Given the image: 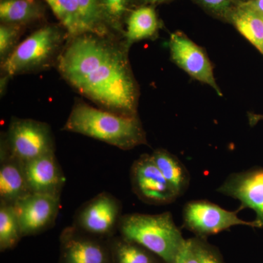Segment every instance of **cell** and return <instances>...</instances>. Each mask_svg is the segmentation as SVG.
Wrapping results in <instances>:
<instances>
[{
  "label": "cell",
  "mask_w": 263,
  "mask_h": 263,
  "mask_svg": "<svg viewBox=\"0 0 263 263\" xmlns=\"http://www.w3.org/2000/svg\"><path fill=\"white\" fill-rule=\"evenodd\" d=\"M218 193L239 200L240 211L250 209L254 221L263 228V167H257L230 175L216 190Z\"/></svg>",
  "instance_id": "cell-11"
},
{
  "label": "cell",
  "mask_w": 263,
  "mask_h": 263,
  "mask_svg": "<svg viewBox=\"0 0 263 263\" xmlns=\"http://www.w3.org/2000/svg\"><path fill=\"white\" fill-rule=\"evenodd\" d=\"M196 240L201 263H226L219 249L209 243L207 239L196 237Z\"/></svg>",
  "instance_id": "cell-25"
},
{
  "label": "cell",
  "mask_w": 263,
  "mask_h": 263,
  "mask_svg": "<svg viewBox=\"0 0 263 263\" xmlns=\"http://www.w3.org/2000/svg\"><path fill=\"white\" fill-rule=\"evenodd\" d=\"M80 4L85 22L90 32L102 35H114L104 22L97 0H78ZM115 36V35H114Z\"/></svg>",
  "instance_id": "cell-24"
},
{
  "label": "cell",
  "mask_w": 263,
  "mask_h": 263,
  "mask_svg": "<svg viewBox=\"0 0 263 263\" xmlns=\"http://www.w3.org/2000/svg\"><path fill=\"white\" fill-rule=\"evenodd\" d=\"M239 209L230 212L207 200H193L184 205L183 210V226L195 235L205 238L236 226H246L258 228L254 221L242 220L238 217Z\"/></svg>",
  "instance_id": "cell-6"
},
{
  "label": "cell",
  "mask_w": 263,
  "mask_h": 263,
  "mask_svg": "<svg viewBox=\"0 0 263 263\" xmlns=\"http://www.w3.org/2000/svg\"><path fill=\"white\" fill-rule=\"evenodd\" d=\"M124 39L86 32L69 37L56 67L72 89L98 108L138 116L140 88Z\"/></svg>",
  "instance_id": "cell-1"
},
{
  "label": "cell",
  "mask_w": 263,
  "mask_h": 263,
  "mask_svg": "<svg viewBox=\"0 0 263 263\" xmlns=\"http://www.w3.org/2000/svg\"><path fill=\"white\" fill-rule=\"evenodd\" d=\"M195 2L209 11L224 17H227L233 8V0H195Z\"/></svg>",
  "instance_id": "cell-27"
},
{
  "label": "cell",
  "mask_w": 263,
  "mask_h": 263,
  "mask_svg": "<svg viewBox=\"0 0 263 263\" xmlns=\"http://www.w3.org/2000/svg\"><path fill=\"white\" fill-rule=\"evenodd\" d=\"M118 231L124 239L148 249L164 263L175 262L186 240L170 212L122 215Z\"/></svg>",
  "instance_id": "cell-4"
},
{
  "label": "cell",
  "mask_w": 263,
  "mask_h": 263,
  "mask_svg": "<svg viewBox=\"0 0 263 263\" xmlns=\"http://www.w3.org/2000/svg\"><path fill=\"white\" fill-rule=\"evenodd\" d=\"M102 17L110 32L124 39L126 21L137 7L136 0H97Z\"/></svg>",
  "instance_id": "cell-20"
},
{
  "label": "cell",
  "mask_w": 263,
  "mask_h": 263,
  "mask_svg": "<svg viewBox=\"0 0 263 263\" xmlns=\"http://www.w3.org/2000/svg\"><path fill=\"white\" fill-rule=\"evenodd\" d=\"M100 240L74 226L66 228L61 235L62 263H111L110 247Z\"/></svg>",
  "instance_id": "cell-12"
},
{
  "label": "cell",
  "mask_w": 263,
  "mask_h": 263,
  "mask_svg": "<svg viewBox=\"0 0 263 263\" xmlns=\"http://www.w3.org/2000/svg\"><path fill=\"white\" fill-rule=\"evenodd\" d=\"M122 205L109 193H100L76 212L72 226L99 238H113L122 218Z\"/></svg>",
  "instance_id": "cell-7"
},
{
  "label": "cell",
  "mask_w": 263,
  "mask_h": 263,
  "mask_svg": "<svg viewBox=\"0 0 263 263\" xmlns=\"http://www.w3.org/2000/svg\"><path fill=\"white\" fill-rule=\"evenodd\" d=\"M262 15V16H263V15Z\"/></svg>",
  "instance_id": "cell-32"
},
{
  "label": "cell",
  "mask_w": 263,
  "mask_h": 263,
  "mask_svg": "<svg viewBox=\"0 0 263 263\" xmlns=\"http://www.w3.org/2000/svg\"><path fill=\"white\" fill-rule=\"evenodd\" d=\"M171 60L190 77L212 87L222 97V91L214 77V67L206 52L184 33H172L168 42Z\"/></svg>",
  "instance_id": "cell-8"
},
{
  "label": "cell",
  "mask_w": 263,
  "mask_h": 263,
  "mask_svg": "<svg viewBox=\"0 0 263 263\" xmlns=\"http://www.w3.org/2000/svg\"><path fill=\"white\" fill-rule=\"evenodd\" d=\"M246 1H249V0H243L242 2H246Z\"/></svg>",
  "instance_id": "cell-31"
},
{
  "label": "cell",
  "mask_w": 263,
  "mask_h": 263,
  "mask_svg": "<svg viewBox=\"0 0 263 263\" xmlns=\"http://www.w3.org/2000/svg\"><path fill=\"white\" fill-rule=\"evenodd\" d=\"M130 179L133 193L145 203L167 205L179 197L157 167L151 155H142L133 162Z\"/></svg>",
  "instance_id": "cell-9"
},
{
  "label": "cell",
  "mask_w": 263,
  "mask_h": 263,
  "mask_svg": "<svg viewBox=\"0 0 263 263\" xmlns=\"http://www.w3.org/2000/svg\"><path fill=\"white\" fill-rule=\"evenodd\" d=\"M152 160L165 179L179 196L189 187L190 176L184 164L176 156L164 148H157L151 155Z\"/></svg>",
  "instance_id": "cell-18"
},
{
  "label": "cell",
  "mask_w": 263,
  "mask_h": 263,
  "mask_svg": "<svg viewBox=\"0 0 263 263\" xmlns=\"http://www.w3.org/2000/svg\"><path fill=\"white\" fill-rule=\"evenodd\" d=\"M62 130L94 138L127 151L148 145L146 133L138 116L127 117L96 108L76 100Z\"/></svg>",
  "instance_id": "cell-2"
},
{
  "label": "cell",
  "mask_w": 263,
  "mask_h": 263,
  "mask_svg": "<svg viewBox=\"0 0 263 263\" xmlns=\"http://www.w3.org/2000/svg\"><path fill=\"white\" fill-rule=\"evenodd\" d=\"M60 197L31 193L13 204L22 236L37 235L54 224Z\"/></svg>",
  "instance_id": "cell-10"
},
{
  "label": "cell",
  "mask_w": 263,
  "mask_h": 263,
  "mask_svg": "<svg viewBox=\"0 0 263 263\" xmlns=\"http://www.w3.org/2000/svg\"><path fill=\"white\" fill-rule=\"evenodd\" d=\"M109 247L111 263H164L148 249L122 236L113 238Z\"/></svg>",
  "instance_id": "cell-21"
},
{
  "label": "cell",
  "mask_w": 263,
  "mask_h": 263,
  "mask_svg": "<svg viewBox=\"0 0 263 263\" xmlns=\"http://www.w3.org/2000/svg\"><path fill=\"white\" fill-rule=\"evenodd\" d=\"M68 38L60 23L43 24L19 43L11 54L0 63L1 75L11 79L56 67Z\"/></svg>",
  "instance_id": "cell-3"
},
{
  "label": "cell",
  "mask_w": 263,
  "mask_h": 263,
  "mask_svg": "<svg viewBox=\"0 0 263 263\" xmlns=\"http://www.w3.org/2000/svg\"><path fill=\"white\" fill-rule=\"evenodd\" d=\"M8 152L22 162L55 153V142L51 127L32 119L13 117L8 130L2 133L1 141Z\"/></svg>",
  "instance_id": "cell-5"
},
{
  "label": "cell",
  "mask_w": 263,
  "mask_h": 263,
  "mask_svg": "<svg viewBox=\"0 0 263 263\" xmlns=\"http://www.w3.org/2000/svg\"><path fill=\"white\" fill-rule=\"evenodd\" d=\"M18 218L12 204L0 201V249L13 248L22 238Z\"/></svg>",
  "instance_id": "cell-22"
},
{
  "label": "cell",
  "mask_w": 263,
  "mask_h": 263,
  "mask_svg": "<svg viewBox=\"0 0 263 263\" xmlns=\"http://www.w3.org/2000/svg\"><path fill=\"white\" fill-rule=\"evenodd\" d=\"M27 27L15 24L0 23V63L14 51Z\"/></svg>",
  "instance_id": "cell-23"
},
{
  "label": "cell",
  "mask_w": 263,
  "mask_h": 263,
  "mask_svg": "<svg viewBox=\"0 0 263 263\" xmlns=\"http://www.w3.org/2000/svg\"><path fill=\"white\" fill-rule=\"evenodd\" d=\"M162 23L155 6L141 5L134 8L127 17L124 28V41L130 48L134 43L155 40L158 37Z\"/></svg>",
  "instance_id": "cell-15"
},
{
  "label": "cell",
  "mask_w": 263,
  "mask_h": 263,
  "mask_svg": "<svg viewBox=\"0 0 263 263\" xmlns=\"http://www.w3.org/2000/svg\"><path fill=\"white\" fill-rule=\"evenodd\" d=\"M172 0H136L137 7L141 5H151V6H156V5L163 4V3H169Z\"/></svg>",
  "instance_id": "cell-29"
},
{
  "label": "cell",
  "mask_w": 263,
  "mask_h": 263,
  "mask_svg": "<svg viewBox=\"0 0 263 263\" xmlns=\"http://www.w3.org/2000/svg\"><path fill=\"white\" fill-rule=\"evenodd\" d=\"M24 172L30 193L61 197L66 179L55 153L25 162Z\"/></svg>",
  "instance_id": "cell-13"
},
{
  "label": "cell",
  "mask_w": 263,
  "mask_h": 263,
  "mask_svg": "<svg viewBox=\"0 0 263 263\" xmlns=\"http://www.w3.org/2000/svg\"><path fill=\"white\" fill-rule=\"evenodd\" d=\"M44 0H0V23L28 27L46 18Z\"/></svg>",
  "instance_id": "cell-16"
},
{
  "label": "cell",
  "mask_w": 263,
  "mask_h": 263,
  "mask_svg": "<svg viewBox=\"0 0 263 263\" xmlns=\"http://www.w3.org/2000/svg\"><path fill=\"white\" fill-rule=\"evenodd\" d=\"M69 37L90 32L78 0H44Z\"/></svg>",
  "instance_id": "cell-19"
},
{
  "label": "cell",
  "mask_w": 263,
  "mask_h": 263,
  "mask_svg": "<svg viewBox=\"0 0 263 263\" xmlns=\"http://www.w3.org/2000/svg\"><path fill=\"white\" fill-rule=\"evenodd\" d=\"M174 263H201L196 237L186 239L184 247Z\"/></svg>",
  "instance_id": "cell-26"
},
{
  "label": "cell",
  "mask_w": 263,
  "mask_h": 263,
  "mask_svg": "<svg viewBox=\"0 0 263 263\" xmlns=\"http://www.w3.org/2000/svg\"><path fill=\"white\" fill-rule=\"evenodd\" d=\"M238 3L245 8L263 15V0H249L246 2H238Z\"/></svg>",
  "instance_id": "cell-28"
},
{
  "label": "cell",
  "mask_w": 263,
  "mask_h": 263,
  "mask_svg": "<svg viewBox=\"0 0 263 263\" xmlns=\"http://www.w3.org/2000/svg\"><path fill=\"white\" fill-rule=\"evenodd\" d=\"M29 194L24 162L0 143V201L13 205Z\"/></svg>",
  "instance_id": "cell-14"
},
{
  "label": "cell",
  "mask_w": 263,
  "mask_h": 263,
  "mask_svg": "<svg viewBox=\"0 0 263 263\" xmlns=\"http://www.w3.org/2000/svg\"><path fill=\"white\" fill-rule=\"evenodd\" d=\"M226 18L263 56L262 15L237 3Z\"/></svg>",
  "instance_id": "cell-17"
},
{
  "label": "cell",
  "mask_w": 263,
  "mask_h": 263,
  "mask_svg": "<svg viewBox=\"0 0 263 263\" xmlns=\"http://www.w3.org/2000/svg\"><path fill=\"white\" fill-rule=\"evenodd\" d=\"M248 119L249 124L253 127V126H255L257 123L263 121V114L249 113Z\"/></svg>",
  "instance_id": "cell-30"
}]
</instances>
